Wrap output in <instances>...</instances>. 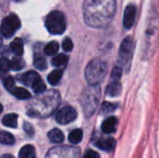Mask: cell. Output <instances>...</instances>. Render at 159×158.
I'll return each mask as SVG.
<instances>
[{
    "instance_id": "cell-1",
    "label": "cell",
    "mask_w": 159,
    "mask_h": 158,
    "mask_svg": "<svg viewBox=\"0 0 159 158\" xmlns=\"http://www.w3.org/2000/svg\"><path fill=\"white\" fill-rule=\"evenodd\" d=\"M116 10V0H84V20L93 28L106 27L114 19Z\"/></svg>"
},
{
    "instance_id": "cell-2",
    "label": "cell",
    "mask_w": 159,
    "mask_h": 158,
    "mask_svg": "<svg viewBox=\"0 0 159 158\" xmlns=\"http://www.w3.org/2000/svg\"><path fill=\"white\" fill-rule=\"evenodd\" d=\"M61 98L57 90H48L37 94L27 106V115L32 117L46 118L58 108Z\"/></svg>"
},
{
    "instance_id": "cell-3",
    "label": "cell",
    "mask_w": 159,
    "mask_h": 158,
    "mask_svg": "<svg viewBox=\"0 0 159 158\" xmlns=\"http://www.w3.org/2000/svg\"><path fill=\"white\" fill-rule=\"evenodd\" d=\"M102 96L101 87L98 86H89L87 87L80 96V104L83 113L87 118L92 116L96 112L98 105L100 103Z\"/></svg>"
},
{
    "instance_id": "cell-4",
    "label": "cell",
    "mask_w": 159,
    "mask_h": 158,
    "mask_svg": "<svg viewBox=\"0 0 159 158\" xmlns=\"http://www.w3.org/2000/svg\"><path fill=\"white\" fill-rule=\"evenodd\" d=\"M107 72V63L100 59H95L91 61L86 68V80L88 81L89 86H98L104 79Z\"/></svg>"
},
{
    "instance_id": "cell-5",
    "label": "cell",
    "mask_w": 159,
    "mask_h": 158,
    "mask_svg": "<svg viewBox=\"0 0 159 158\" xmlns=\"http://www.w3.org/2000/svg\"><path fill=\"white\" fill-rule=\"evenodd\" d=\"M45 24L48 31L52 34H61L64 33L66 29L64 15L61 11H57V10L50 12L47 16Z\"/></svg>"
},
{
    "instance_id": "cell-6",
    "label": "cell",
    "mask_w": 159,
    "mask_h": 158,
    "mask_svg": "<svg viewBox=\"0 0 159 158\" xmlns=\"http://www.w3.org/2000/svg\"><path fill=\"white\" fill-rule=\"evenodd\" d=\"M133 49H134V45H133L132 38L130 36L126 37L120 46L119 54H118V64L119 66L125 68L128 71L129 70L131 65Z\"/></svg>"
},
{
    "instance_id": "cell-7",
    "label": "cell",
    "mask_w": 159,
    "mask_h": 158,
    "mask_svg": "<svg viewBox=\"0 0 159 158\" xmlns=\"http://www.w3.org/2000/svg\"><path fill=\"white\" fill-rule=\"evenodd\" d=\"M80 151L76 147L72 146H56L51 148L46 158H79Z\"/></svg>"
},
{
    "instance_id": "cell-8",
    "label": "cell",
    "mask_w": 159,
    "mask_h": 158,
    "mask_svg": "<svg viewBox=\"0 0 159 158\" xmlns=\"http://www.w3.org/2000/svg\"><path fill=\"white\" fill-rule=\"evenodd\" d=\"M20 27V20L15 14H10L4 18L1 23V34L4 37H11L17 30Z\"/></svg>"
},
{
    "instance_id": "cell-9",
    "label": "cell",
    "mask_w": 159,
    "mask_h": 158,
    "mask_svg": "<svg viewBox=\"0 0 159 158\" xmlns=\"http://www.w3.org/2000/svg\"><path fill=\"white\" fill-rule=\"evenodd\" d=\"M77 116L76 111L71 106H64L56 112V121L61 125H66L73 122Z\"/></svg>"
},
{
    "instance_id": "cell-10",
    "label": "cell",
    "mask_w": 159,
    "mask_h": 158,
    "mask_svg": "<svg viewBox=\"0 0 159 158\" xmlns=\"http://www.w3.org/2000/svg\"><path fill=\"white\" fill-rule=\"evenodd\" d=\"M136 17V7L134 5H129L124 12L123 24L126 29H130L134 24Z\"/></svg>"
},
{
    "instance_id": "cell-11",
    "label": "cell",
    "mask_w": 159,
    "mask_h": 158,
    "mask_svg": "<svg viewBox=\"0 0 159 158\" xmlns=\"http://www.w3.org/2000/svg\"><path fill=\"white\" fill-rule=\"evenodd\" d=\"M95 145L103 151H112L116 147V140L112 137H99L95 141Z\"/></svg>"
},
{
    "instance_id": "cell-12",
    "label": "cell",
    "mask_w": 159,
    "mask_h": 158,
    "mask_svg": "<svg viewBox=\"0 0 159 158\" xmlns=\"http://www.w3.org/2000/svg\"><path fill=\"white\" fill-rule=\"evenodd\" d=\"M117 127V119L115 116L106 118L102 124V130L104 134H112L116 132Z\"/></svg>"
},
{
    "instance_id": "cell-13",
    "label": "cell",
    "mask_w": 159,
    "mask_h": 158,
    "mask_svg": "<svg viewBox=\"0 0 159 158\" xmlns=\"http://www.w3.org/2000/svg\"><path fill=\"white\" fill-rule=\"evenodd\" d=\"M38 76V74L34 72V71H30V72H27L23 74H20L18 76V80H20V82H22L24 85L28 86V87H31L33 82L35 80V78Z\"/></svg>"
},
{
    "instance_id": "cell-14",
    "label": "cell",
    "mask_w": 159,
    "mask_h": 158,
    "mask_svg": "<svg viewBox=\"0 0 159 158\" xmlns=\"http://www.w3.org/2000/svg\"><path fill=\"white\" fill-rule=\"evenodd\" d=\"M121 90H122V87L118 81H111V83L107 87L106 93L111 97H116L120 95Z\"/></svg>"
},
{
    "instance_id": "cell-15",
    "label": "cell",
    "mask_w": 159,
    "mask_h": 158,
    "mask_svg": "<svg viewBox=\"0 0 159 158\" xmlns=\"http://www.w3.org/2000/svg\"><path fill=\"white\" fill-rule=\"evenodd\" d=\"M48 138L53 143H61L64 141V135L62 131H61L58 129H54L50 130L48 134Z\"/></svg>"
},
{
    "instance_id": "cell-16",
    "label": "cell",
    "mask_w": 159,
    "mask_h": 158,
    "mask_svg": "<svg viewBox=\"0 0 159 158\" xmlns=\"http://www.w3.org/2000/svg\"><path fill=\"white\" fill-rule=\"evenodd\" d=\"M2 123L6 127H9V128L15 129L18 126V115H15V114L6 115L3 117V119H2Z\"/></svg>"
},
{
    "instance_id": "cell-17",
    "label": "cell",
    "mask_w": 159,
    "mask_h": 158,
    "mask_svg": "<svg viewBox=\"0 0 159 158\" xmlns=\"http://www.w3.org/2000/svg\"><path fill=\"white\" fill-rule=\"evenodd\" d=\"M10 49L17 56H21L23 54V42L20 38H15L10 43Z\"/></svg>"
},
{
    "instance_id": "cell-18",
    "label": "cell",
    "mask_w": 159,
    "mask_h": 158,
    "mask_svg": "<svg viewBox=\"0 0 159 158\" xmlns=\"http://www.w3.org/2000/svg\"><path fill=\"white\" fill-rule=\"evenodd\" d=\"M10 93L19 100H28L31 98V94L28 90L22 88H19V87H15L10 91Z\"/></svg>"
},
{
    "instance_id": "cell-19",
    "label": "cell",
    "mask_w": 159,
    "mask_h": 158,
    "mask_svg": "<svg viewBox=\"0 0 159 158\" xmlns=\"http://www.w3.org/2000/svg\"><path fill=\"white\" fill-rule=\"evenodd\" d=\"M62 74H63V72L61 69H56V70L52 71L48 75V82L52 86L58 85V83L60 82V80L62 77Z\"/></svg>"
},
{
    "instance_id": "cell-20",
    "label": "cell",
    "mask_w": 159,
    "mask_h": 158,
    "mask_svg": "<svg viewBox=\"0 0 159 158\" xmlns=\"http://www.w3.org/2000/svg\"><path fill=\"white\" fill-rule=\"evenodd\" d=\"M19 158H35L34 148L29 144L23 146L19 153Z\"/></svg>"
},
{
    "instance_id": "cell-21",
    "label": "cell",
    "mask_w": 159,
    "mask_h": 158,
    "mask_svg": "<svg viewBox=\"0 0 159 158\" xmlns=\"http://www.w3.org/2000/svg\"><path fill=\"white\" fill-rule=\"evenodd\" d=\"M32 89L34 90V93H37V94H40V93H43L45 92V89H46V85L45 83L43 82V80L41 79V77L38 75L35 80L33 82L32 86H31Z\"/></svg>"
},
{
    "instance_id": "cell-22",
    "label": "cell",
    "mask_w": 159,
    "mask_h": 158,
    "mask_svg": "<svg viewBox=\"0 0 159 158\" xmlns=\"http://www.w3.org/2000/svg\"><path fill=\"white\" fill-rule=\"evenodd\" d=\"M83 139V132L81 129H75L72 132H70L68 136V140L71 143L73 144H77L79 143Z\"/></svg>"
},
{
    "instance_id": "cell-23",
    "label": "cell",
    "mask_w": 159,
    "mask_h": 158,
    "mask_svg": "<svg viewBox=\"0 0 159 158\" xmlns=\"http://www.w3.org/2000/svg\"><path fill=\"white\" fill-rule=\"evenodd\" d=\"M67 61H68V57L65 54H59L52 59L51 64L55 67H61L64 66L67 63Z\"/></svg>"
},
{
    "instance_id": "cell-24",
    "label": "cell",
    "mask_w": 159,
    "mask_h": 158,
    "mask_svg": "<svg viewBox=\"0 0 159 158\" xmlns=\"http://www.w3.org/2000/svg\"><path fill=\"white\" fill-rule=\"evenodd\" d=\"M59 50V44L56 41H51L48 44H47V46L44 48V52L46 55L48 56H52L55 55Z\"/></svg>"
},
{
    "instance_id": "cell-25",
    "label": "cell",
    "mask_w": 159,
    "mask_h": 158,
    "mask_svg": "<svg viewBox=\"0 0 159 158\" xmlns=\"http://www.w3.org/2000/svg\"><path fill=\"white\" fill-rule=\"evenodd\" d=\"M11 63V69L14 71H20L25 67V62L24 61L20 58V56H16L12 59L10 61Z\"/></svg>"
},
{
    "instance_id": "cell-26",
    "label": "cell",
    "mask_w": 159,
    "mask_h": 158,
    "mask_svg": "<svg viewBox=\"0 0 159 158\" xmlns=\"http://www.w3.org/2000/svg\"><path fill=\"white\" fill-rule=\"evenodd\" d=\"M0 140L3 144H7V145H12L15 142V138L13 137V135L7 131H1Z\"/></svg>"
},
{
    "instance_id": "cell-27",
    "label": "cell",
    "mask_w": 159,
    "mask_h": 158,
    "mask_svg": "<svg viewBox=\"0 0 159 158\" xmlns=\"http://www.w3.org/2000/svg\"><path fill=\"white\" fill-rule=\"evenodd\" d=\"M117 108V105L116 103H112V102H104L102 105V108H101V113L103 115V114H108V113H112L114 112L116 109Z\"/></svg>"
},
{
    "instance_id": "cell-28",
    "label": "cell",
    "mask_w": 159,
    "mask_h": 158,
    "mask_svg": "<svg viewBox=\"0 0 159 158\" xmlns=\"http://www.w3.org/2000/svg\"><path fill=\"white\" fill-rule=\"evenodd\" d=\"M34 67L36 69L41 70V71L47 69V67H48L47 61L43 57H37V58H35L34 61Z\"/></svg>"
},
{
    "instance_id": "cell-29",
    "label": "cell",
    "mask_w": 159,
    "mask_h": 158,
    "mask_svg": "<svg viewBox=\"0 0 159 158\" xmlns=\"http://www.w3.org/2000/svg\"><path fill=\"white\" fill-rule=\"evenodd\" d=\"M123 73V68L119 65L115 66V68L112 71V75H111V80L112 81H119V79L121 78Z\"/></svg>"
},
{
    "instance_id": "cell-30",
    "label": "cell",
    "mask_w": 159,
    "mask_h": 158,
    "mask_svg": "<svg viewBox=\"0 0 159 158\" xmlns=\"http://www.w3.org/2000/svg\"><path fill=\"white\" fill-rule=\"evenodd\" d=\"M3 85L5 87V88L7 90H8L9 92L15 88V82H14V79L11 77V76H6L3 78Z\"/></svg>"
},
{
    "instance_id": "cell-31",
    "label": "cell",
    "mask_w": 159,
    "mask_h": 158,
    "mask_svg": "<svg viewBox=\"0 0 159 158\" xmlns=\"http://www.w3.org/2000/svg\"><path fill=\"white\" fill-rule=\"evenodd\" d=\"M0 68H1V72H2L3 74L7 73V72L9 71V69L11 68V63H10V61H9L7 58L3 57V58L1 59Z\"/></svg>"
},
{
    "instance_id": "cell-32",
    "label": "cell",
    "mask_w": 159,
    "mask_h": 158,
    "mask_svg": "<svg viewBox=\"0 0 159 158\" xmlns=\"http://www.w3.org/2000/svg\"><path fill=\"white\" fill-rule=\"evenodd\" d=\"M62 48H63V50L64 51H66V52H70L72 49H73V47H74V44H73V42H72V40L69 38V37H66L63 41H62Z\"/></svg>"
},
{
    "instance_id": "cell-33",
    "label": "cell",
    "mask_w": 159,
    "mask_h": 158,
    "mask_svg": "<svg viewBox=\"0 0 159 158\" xmlns=\"http://www.w3.org/2000/svg\"><path fill=\"white\" fill-rule=\"evenodd\" d=\"M23 129H24V131H25L29 136H34V130L33 126H32L30 123L24 122V124H23Z\"/></svg>"
},
{
    "instance_id": "cell-34",
    "label": "cell",
    "mask_w": 159,
    "mask_h": 158,
    "mask_svg": "<svg viewBox=\"0 0 159 158\" xmlns=\"http://www.w3.org/2000/svg\"><path fill=\"white\" fill-rule=\"evenodd\" d=\"M83 158H100V156L97 152H95L93 150H88L85 153Z\"/></svg>"
},
{
    "instance_id": "cell-35",
    "label": "cell",
    "mask_w": 159,
    "mask_h": 158,
    "mask_svg": "<svg viewBox=\"0 0 159 158\" xmlns=\"http://www.w3.org/2000/svg\"><path fill=\"white\" fill-rule=\"evenodd\" d=\"M1 158H14L11 155H3Z\"/></svg>"
},
{
    "instance_id": "cell-36",
    "label": "cell",
    "mask_w": 159,
    "mask_h": 158,
    "mask_svg": "<svg viewBox=\"0 0 159 158\" xmlns=\"http://www.w3.org/2000/svg\"><path fill=\"white\" fill-rule=\"evenodd\" d=\"M14 1H16V2H20V1H22V0H14Z\"/></svg>"
}]
</instances>
